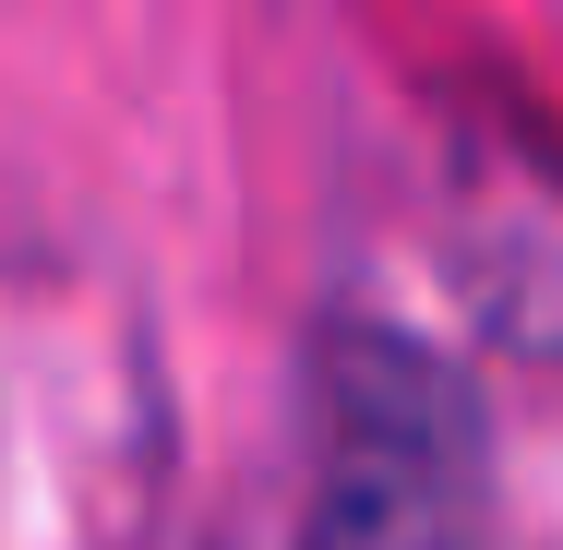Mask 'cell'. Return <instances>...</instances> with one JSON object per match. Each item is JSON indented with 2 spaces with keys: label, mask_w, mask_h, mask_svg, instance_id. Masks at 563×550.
I'll list each match as a JSON object with an SVG mask.
<instances>
[{
  "label": "cell",
  "mask_w": 563,
  "mask_h": 550,
  "mask_svg": "<svg viewBox=\"0 0 563 550\" xmlns=\"http://www.w3.org/2000/svg\"><path fill=\"white\" fill-rule=\"evenodd\" d=\"M300 419H312V479H300V550H492V407L432 335L396 312H324L300 359Z\"/></svg>",
  "instance_id": "1"
}]
</instances>
